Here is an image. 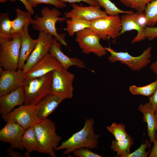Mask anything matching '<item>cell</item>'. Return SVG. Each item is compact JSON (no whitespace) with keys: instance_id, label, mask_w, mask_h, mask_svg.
Listing matches in <instances>:
<instances>
[{"instance_id":"obj_18","label":"cell","mask_w":157,"mask_h":157,"mask_svg":"<svg viewBox=\"0 0 157 157\" xmlns=\"http://www.w3.org/2000/svg\"><path fill=\"white\" fill-rule=\"evenodd\" d=\"M30 24L25 25L20 33L21 43L19 53L17 70H22L27 59L35 48L38 42L37 39H34L30 36L28 32Z\"/></svg>"},{"instance_id":"obj_14","label":"cell","mask_w":157,"mask_h":157,"mask_svg":"<svg viewBox=\"0 0 157 157\" xmlns=\"http://www.w3.org/2000/svg\"><path fill=\"white\" fill-rule=\"evenodd\" d=\"M25 130L17 123L8 121L0 131V140L9 143L11 149L23 150L24 148L22 143V138Z\"/></svg>"},{"instance_id":"obj_7","label":"cell","mask_w":157,"mask_h":157,"mask_svg":"<svg viewBox=\"0 0 157 157\" xmlns=\"http://www.w3.org/2000/svg\"><path fill=\"white\" fill-rule=\"evenodd\" d=\"M90 28L102 40L116 39L122 29L119 15H109L91 21Z\"/></svg>"},{"instance_id":"obj_6","label":"cell","mask_w":157,"mask_h":157,"mask_svg":"<svg viewBox=\"0 0 157 157\" xmlns=\"http://www.w3.org/2000/svg\"><path fill=\"white\" fill-rule=\"evenodd\" d=\"M104 48L110 53V55L108 58L110 62L114 63L120 61L133 71H140L149 64L151 61L152 49L151 47H148L140 55L138 56H132L127 51H115L110 47Z\"/></svg>"},{"instance_id":"obj_41","label":"cell","mask_w":157,"mask_h":157,"mask_svg":"<svg viewBox=\"0 0 157 157\" xmlns=\"http://www.w3.org/2000/svg\"><path fill=\"white\" fill-rule=\"evenodd\" d=\"M149 67L151 70L157 76V59L155 62L151 64Z\"/></svg>"},{"instance_id":"obj_11","label":"cell","mask_w":157,"mask_h":157,"mask_svg":"<svg viewBox=\"0 0 157 157\" xmlns=\"http://www.w3.org/2000/svg\"><path fill=\"white\" fill-rule=\"evenodd\" d=\"M122 29L120 35L132 30L137 31V35L131 42L132 44L144 40L146 38L144 34V30L147 26L145 13L143 12L124 14L120 17Z\"/></svg>"},{"instance_id":"obj_42","label":"cell","mask_w":157,"mask_h":157,"mask_svg":"<svg viewBox=\"0 0 157 157\" xmlns=\"http://www.w3.org/2000/svg\"><path fill=\"white\" fill-rule=\"evenodd\" d=\"M124 5L127 7H130L133 0H119Z\"/></svg>"},{"instance_id":"obj_26","label":"cell","mask_w":157,"mask_h":157,"mask_svg":"<svg viewBox=\"0 0 157 157\" xmlns=\"http://www.w3.org/2000/svg\"><path fill=\"white\" fill-rule=\"evenodd\" d=\"M157 88V76L154 82L141 87L133 85L130 86L129 90L133 95H140L149 97L154 93Z\"/></svg>"},{"instance_id":"obj_45","label":"cell","mask_w":157,"mask_h":157,"mask_svg":"<svg viewBox=\"0 0 157 157\" xmlns=\"http://www.w3.org/2000/svg\"><path fill=\"white\" fill-rule=\"evenodd\" d=\"M155 114L157 120V111L155 113Z\"/></svg>"},{"instance_id":"obj_12","label":"cell","mask_w":157,"mask_h":157,"mask_svg":"<svg viewBox=\"0 0 157 157\" xmlns=\"http://www.w3.org/2000/svg\"><path fill=\"white\" fill-rule=\"evenodd\" d=\"M54 38L49 34L40 31L37 44L27 59L22 70L26 73L49 53Z\"/></svg>"},{"instance_id":"obj_20","label":"cell","mask_w":157,"mask_h":157,"mask_svg":"<svg viewBox=\"0 0 157 157\" xmlns=\"http://www.w3.org/2000/svg\"><path fill=\"white\" fill-rule=\"evenodd\" d=\"M64 99L52 93L47 95L36 105L38 107L37 116L41 120L47 118Z\"/></svg>"},{"instance_id":"obj_2","label":"cell","mask_w":157,"mask_h":157,"mask_svg":"<svg viewBox=\"0 0 157 157\" xmlns=\"http://www.w3.org/2000/svg\"><path fill=\"white\" fill-rule=\"evenodd\" d=\"M38 143V152L56 157L55 149L62 137L56 131L55 123L50 119L41 120L34 126Z\"/></svg>"},{"instance_id":"obj_37","label":"cell","mask_w":157,"mask_h":157,"mask_svg":"<svg viewBox=\"0 0 157 157\" xmlns=\"http://www.w3.org/2000/svg\"><path fill=\"white\" fill-rule=\"evenodd\" d=\"M65 3L69 2L71 3H79L81 2H85L90 5L97 6L99 5L96 0H60Z\"/></svg>"},{"instance_id":"obj_31","label":"cell","mask_w":157,"mask_h":157,"mask_svg":"<svg viewBox=\"0 0 157 157\" xmlns=\"http://www.w3.org/2000/svg\"><path fill=\"white\" fill-rule=\"evenodd\" d=\"M33 7L40 4H51L57 8H62L66 6V4L60 0H27Z\"/></svg>"},{"instance_id":"obj_30","label":"cell","mask_w":157,"mask_h":157,"mask_svg":"<svg viewBox=\"0 0 157 157\" xmlns=\"http://www.w3.org/2000/svg\"><path fill=\"white\" fill-rule=\"evenodd\" d=\"M125 126L123 123L117 124L113 122L107 127V130L112 134L117 140L126 138L129 135L125 129Z\"/></svg>"},{"instance_id":"obj_34","label":"cell","mask_w":157,"mask_h":157,"mask_svg":"<svg viewBox=\"0 0 157 157\" xmlns=\"http://www.w3.org/2000/svg\"><path fill=\"white\" fill-rule=\"evenodd\" d=\"M154 0H133L130 7L137 12L144 11L148 4Z\"/></svg>"},{"instance_id":"obj_39","label":"cell","mask_w":157,"mask_h":157,"mask_svg":"<svg viewBox=\"0 0 157 157\" xmlns=\"http://www.w3.org/2000/svg\"><path fill=\"white\" fill-rule=\"evenodd\" d=\"M153 143L154 146L149 157H157V139H155Z\"/></svg>"},{"instance_id":"obj_40","label":"cell","mask_w":157,"mask_h":157,"mask_svg":"<svg viewBox=\"0 0 157 157\" xmlns=\"http://www.w3.org/2000/svg\"><path fill=\"white\" fill-rule=\"evenodd\" d=\"M7 154L12 157H23L24 155H22L18 152L13 150V149L10 148L7 149L6 151Z\"/></svg>"},{"instance_id":"obj_5","label":"cell","mask_w":157,"mask_h":157,"mask_svg":"<svg viewBox=\"0 0 157 157\" xmlns=\"http://www.w3.org/2000/svg\"><path fill=\"white\" fill-rule=\"evenodd\" d=\"M21 43L20 33L0 37V66L6 70H17Z\"/></svg>"},{"instance_id":"obj_23","label":"cell","mask_w":157,"mask_h":157,"mask_svg":"<svg viewBox=\"0 0 157 157\" xmlns=\"http://www.w3.org/2000/svg\"><path fill=\"white\" fill-rule=\"evenodd\" d=\"M134 144L133 138L130 135L126 138L117 140L115 139L112 141L110 148L116 152L121 157H127L130 153L131 146Z\"/></svg>"},{"instance_id":"obj_13","label":"cell","mask_w":157,"mask_h":157,"mask_svg":"<svg viewBox=\"0 0 157 157\" xmlns=\"http://www.w3.org/2000/svg\"><path fill=\"white\" fill-rule=\"evenodd\" d=\"M0 68V97L23 86L26 73L23 70L11 71Z\"/></svg>"},{"instance_id":"obj_9","label":"cell","mask_w":157,"mask_h":157,"mask_svg":"<svg viewBox=\"0 0 157 157\" xmlns=\"http://www.w3.org/2000/svg\"><path fill=\"white\" fill-rule=\"evenodd\" d=\"M75 76L63 68L52 72L51 93L64 99L72 98L73 96V82Z\"/></svg>"},{"instance_id":"obj_1","label":"cell","mask_w":157,"mask_h":157,"mask_svg":"<svg viewBox=\"0 0 157 157\" xmlns=\"http://www.w3.org/2000/svg\"><path fill=\"white\" fill-rule=\"evenodd\" d=\"M94 129V119L91 117L86 118L83 128L62 142L55 148V151L65 149L62 154L65 155L81 148L91 150L98 148L100 135L95 133Z\"/></svg>"},{"instance_id":"obj_27","label":"cell","mask_w":157,"mask_h":157,"mask_svg":"<svg viewBox=\"0 0 157 157\" xmlns=\"http://www.w3.org/2000/svg\"><path fill=\"white\" fill-rule=\"evenodd\" d=\"M99 5L105 9L109 15H119V13L130 14L134 13L132 10H124L120 9L110 0H96Z\"/></svg>"},{"instance_id":"obj_21","label":"cell","mask_w":157,"mask_h":157,"mask_svg":"<svg viewBox=\"0 0 157 157\" xmlns=\"http://www.w3.org/2000/svg\"><path fill=\"white\" fill-rule=\"evenodd\" d=\"M138 109L143 114V121L147 124L148 136L151 142H153L157 130V120L155 113L149 102L144 105L140 104Z\"/></svg>"},{"instance_id":"obj_43","label":"cell","mask_w":157,"mask_h":157,"mask_svg":"<svg viewBox=\"0 0 157 157\" xmlns=\"http://www.w3.org/2000/svg\"><path fill=\"white\" fill-rule=\"evenodd\" d=\"M8 0H0V2L1 3H3L7 2Z\"/></svg>"},{"instance_id":"obj_25","label":"cell","mask_w":157,"mask_h":157,"mask_svg":"<svg viewBox=\"0 0 157 157\" xmlns=\"http://www.w3.org/2000/svg\"><path fill=\"white\" fill-rule=\"evenodd\" d=\"M66 23L65 30L71 36L85 28H90L91 26V21L79 18H70L66 20Z\"/></svg>"},{"instance_id":"obj_28","label":"cell","mask_w":157,"mask_h":157,"mask_svg":"<svg viewBox=\"0 0 157 157\" xmlns=\"http://www.w3.org/2000/svg\"><path fill=\"white\" fill-rule=\"evenodd\" d=\"M13 34L12 32V21L10 19L9 13H1L0 37H9Z\"/></svg>"},{"instance_id":"obj_17","label":"cell","mask_w":157,"mask_h":157,"mask_svg":"<svg viewBox=\"0 0 157 157\" xmlns=\"http://www.w3.org/2000/svg\"><path fill=\"white\" fill-rule=\"evenodd\" d=\"M25 94L23 86L3 96L0 97V113L6 114L13 111L17 106L23 105Z\"/></svg>"},{"instance_id":"obj_3","label":"cell","mask_w":157,"mask_h":157,"mask_svg":"<svg viewBox=\"0 0 157 157\" xmlns=\"http://www.w3.org/2000/svg\"><path fill=\"white\" fill-rule=\"evenodd\" d=\"M41 15L40 17L35 15L31 24L33 28L40 31H43L53 36L62 45L67 46L65 34H58L57 31L56 24L58 22H63L66 21L65 17H60L61 12L57 8L50 9L48 7L43 8L40 11Z\"/></svg>"},{"instance_id":"obj_22","label":"cell","mask_w":157,"mask_h":157,"mask_svg":"<svg viewBox=\"0 0 157 157\" xmlns=\"http://www.w3.org/2000/svg\"><path fill=\"white\" fill-rule=\"evenodd\" d=\"M16 17L12 21V32L13 34L20 33L24 26L27 24H31L33 19L32 14L28 12H24L20 9H16Z\"/></svg>"},{"instance_id":"obj_15","label":"cell","mask_w":157,"mask_h":157,"mask_svg":"<svg viewBox=\"0 0 157 157\" xmlns=\"http://www.w3.org/2000/svg\"><path fill=\"white\" fill-rule=\"evenodd\" d=\"M62 68L55 58L49 53L26 73L25 79L40 77L53 70Z\"/></svg>"},{"instance_id":"obj_8","label":"cell","mask_w":157,"mask_h":157,"mask_svg":"<svg viewBox=\"0 0 157 157\" xmlns=\"http://www.w3.org/2000/svg\"><path fill=\"white\" fill-rule=\"evenodd\" d=\"M37 105H23L10 112L1 115L5 122L11 121L19 124L25 129L34 127L41 120L37 116Z\"/></svg>"},{"instance_id":"obj_10","label":"cell","mask_w":157,"mask_h":157,"mask_svg":"<svg viewBox=\"0 0 157 157\" xmlns=\"http://www.w3.org/2000/svg\"><path fill=\"white\" fill-rule=\"evenodd\" d=\"M76 35V41L84 54L92 53L99 57L106 54L107 51L100 43V38L90 28L77 32Z\"/></svg>"},{"instance_id":"obj_44","label":"cell","mask_w":157,"mask_h":157,"mask_svg":"<svg viewBox=\"0 0 157 157\" xmlns=\"http://www.w3.org/2000/svg\"><path fill=\"white\" fill-rule=\"evenodd\" d=\"M155 139H157V130L156 131L155 135Z\"/></svg>"},{"instance_id":"obj_4","label":"cell","mask_w":157,"mask_h":157,"mask_svg":"<svg viewBox=\"0 0 157 157\" xmlns=\"http://www.w3.org/2000/svg\"><path fill=\"white\" fill-rule=\"evenodd\" d=\"M52 72L42 76L25 79L23 86L25 94L24 104L36 105L51 93Z\"/></svg>"},{"instance_id":"obj_19","label":"cell","mask_w":157,"mask_h":157,"mask_svg":"<svg viewBox=\"0 0 157 157\" xmlns=\"http://www.w3.org/2000/svg\"><path fill=\"white\" fill-rule=\"evenodd\" d=\"M61 45L54 38L49 53L55 58L63 68L67 69L73 66L80 68H86L83 60L76 57H69L64 54L61 49Z\"/></svg>"},{"instance_id":"obj_33","label":"cell","mask_w":157,"mask_h":157,"mask_svg":"<svg viewBox=\"0 0 157 157\" xmlns=\"http://www.w3.org/2000/svg\"><path fill=\"white\" fill-rule=\"evenodd\" d=\"M74 156L77 157H101V156L92 152L87 148L77 149L73 152Z\"/></svg>"},{"instance_id":"obj_36","label":"cell","mask_w":157,"mask_h":157,"mask_svg":"<svg viewBox=\"0 0 157 157\" xmlns=\"http://www.w3.org/2000/svg\"><path fill=\"white\" fill-rule=\"evenodd\" d=\"M149 98V102L151 104L152 109L154 113L157 111V88Z\"/></svg>"},{"instance_id":"obj_38","label":"cell","mask_w":157,"mask_h":157,"mask_svg":"<svg viewBox=\"0 0 157 157\" xmlns=\"http://www.w3.org/2000/svg\"><path fill=\"white\" fill-rule=\"evenodd\" d=\"M11 1H14L15 0H10ZM21 1L25 6L28 12L31 13L32 15L34 14V10L33 8L31 6L30 3L27 0H19Z\"/></svg>"},{"instance_id":"obj_29","label":"cell","mask_w":157,"mask_h":157,"mask_svg":"<svg viewBox=\"0 0 157 157\" xmlns=\"http://www.w3.org/2000/svg\"><path fill=\"white\" fill-rule=\"evenodd\" d=\"M144 12L147 26L153 27L157 22V0H154L148 4Z\"/></svg>"},{"instance_id":"obj_32","label":"cell","mask_w":157,"mask_h":157,"mask_svg":"<svg viewBox=\"0 0 157 157\" xmlns=\"http://www.w3.org/2000/svg\"><path fill=\"white\" fill-rule=\"evenodd\" d=\"M150 143L146 140L144 143L142 144L137 149L130 153L127 157H147L149 154L146 151V149L150 146Z\"/></svg>"},{"instance_id":"obj_35","label":"cell","mask_w":157,"mask_h":157,"mask_svg":"<svg viewBox=\"0 0 157 157\" xmlns=\"http://www.w3.org/2000/svg\"><path fill=\"white\" fill-rule=\"evenodd\" d=\"M144 34L146 38L152 41L157 37V27H149L146 26L144 30Z\"/></svg>"},{"instance_id":"obj_16","label":"cell","mask_w":157,"mask_h":157,"mask_svg":"<svg viewBox=\"0 0 157 157\" xmlns=\"http://www.w3.org/2000/svg\"><path fill=\"white\" fill-rule=\"evenodd\" d=\"M72 6V10L65 13L67 18H79L91 21L108 15L105 11L101 9L99 5L82 6L73 3Z\"/></svg>"},{"instance_id":"obj_24","label":"cell","mask_w":157,"mask_h":157,"mask_svg":"<svg viewBox=\"0 0 157 157\" xmlns=\"http://www.w3.org/2000/svg\"><path fill=\"white\" fill-rule=\"evenodd\" d=\"M22 143L26 151L31 153L38 151V143L34 126L26 129L22 138Z\"/></svg>"}]
</instances>
